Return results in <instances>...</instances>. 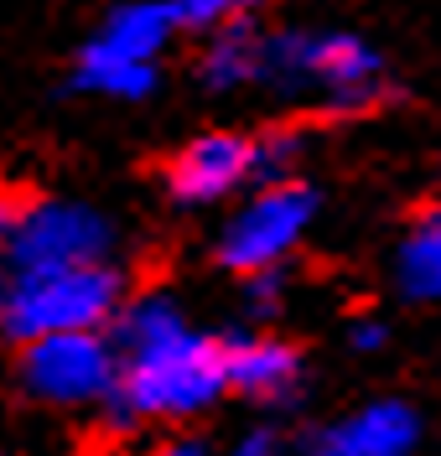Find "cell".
<instances>
[{
    "label": "cell",
    "mask_w": 441,
    "mask_h": 456,
    "mask_svg": "<svg viewBox=\"0 0 441 456\" xmlns=\"http://www.w3.org/2000/svg\"><path fill=\"white\" fill-rule=\"evenodd\" d=\"M255 151H260V187L291 182V167L301 161V151H306V135L301 130H270V135L255 141Z\"/></svg>",
    "instance_id": "cell-14"
},
{
    "label": "cell",
    "mask_w": 441,
    "mask_h": 456,
    "mask_svg": "<svg viewBox=\"0 0 441 456\" xmlns=\"http://www.w3.org/2000/svg\"><path fill=\"white\" fill-rule=\"evenodd\" d=\"M161 456H208L203 446H192V441H176V446H167Z\"/></svg>",
    "instance_id": "cell-20"
},
{
    "label": "cell",
    "mask_w": 441,
    "mask_h": 456,
    "mask_svg": "<svg viewBox=\"0 0 441 456\" xmlns=\"http://www.w3.org/2000/svg\"><path fill=\"white\" fill-rule=\"evenodd\" d=\"M203 78H208V88L265 84V31H255L249 21L213 31L203 47Z\"/></svg>",
    "instance_id": "cell-11"
},
{
    "label": "cell",
    "mask_w": 441,
    "mask_h": 456,
    "mask_svg": "<svg viewBox=\"0 0 441 456\" xmlns=\"http://www.w3.org/2000/svg\"><path fill=\"white\" fill-rule=\"evenodd\" d=\"M265 84L358 114L389 94V73L384 57L353 31H281L265 37Z\"/></svg>",
    "instance_id": "cell-2"
},
{
    "label": "cell",
    "mask_w": 441,
    "mask_h": 456,
    "mask_svg": "<svg viewBox=\"0 0 441 456\" xmlns=\"http://www.w3.org/2000/svg\"><path fill=\"white\" fill-rule=\"evenodd\" d=\"M73 84L84 88V94H104V99H146L151 88H156V62L119 57L104 42L88 37L78 62H73Z\"/></svg>",
    "instance_id": "cell-12"
},
{
    "label": "cell",
    "mask_w": 441,
    "mask_h": 456,
    "mask_svg": "<svg viewBox=\"0 0 441 456\" xmlns=\"http://www.w3.org/2000/svg\"><path fill=\"white\" fill-rule=\"evenodd\" d=\"M229 456H286V441H281V430H249V436H239V446Z\"/></svg>",
    "instance_id": "cell-17"
},
{
    "label": "cell",
    "mask_w": 441,
    "mask_h": 456,
    "mask_svg": "<svg viewBox=\"0 0 441 456\" xmlns=\"http://www.w3.org/2000/svg\"><path fill=\"white\" fill-rule=\"evenodd\" d=\"M244 306H249V316H260V322H270V312L281 306V270H265V275H249V281H244Z\"/></svg>",
    "instance_id": "cell-16"
},
{
    "label": "cell",
    "mask_w": 441,
    "mask_h": 456,
    "mask_svg": "<svg viewBox=\"0 0 441 456\" xmlns=\"http://www.w3.org/2000/svg\"><path fill=\"white\" fill-rule=\"evenodd\" d=\"M229 389L260 404H286L301 389V353L281 338L229 342Z\"/></svg>",
    "instance_id": "cell-9"
},
{
    "label": "cell",
    "mask_w": 441,
    "mask_h": 456,
    "mask_svg": "<svg viewBox=\"0 0 441 456\" xmlns=\"http://www.w3.org/2000/svg\"><path fill=\"white\" fill-rule=\"evenodd\" d=\"M110 327L119 347V395L110 399V415L119 426L187 420L229 389V342L192 332L172 296H135Z\"/></svg>",
    "instance_id": "cell-1"
},
{
    "label": "cell",
    "mask_w": 441,
    "mask_h": 456,
    "mask_svg": "<svg viewBox=\"0 0 441 456\" xmlns=\"http://www.w3.org/2000/svg\"><path fill=\"white\" fill-rule=\"evenodd\" d=\"M21 208H27V202L16 198L11 187H0V259H5V249H11V233H16V224H21Z\"/></svg>",
    "instance_id": "cell-18"
},
{
    "label": "cell",
    "mask_w": 441,
    "mask_h": 456,
    "mask_svg": "<svg viewBox=\"0 0 441 456\" xmlns=\"http://www.w3.org/2000/svg\"><path fill=\"white\" fill-rule=\"evenodd\" d=\"M176 16H182V27L192 31H224L234 27V21H244L260 0H172Z\"/></svg>",
    "instance_id": "cell-15"
},
{
    "label": "cell",
    "mask_w": 441,
    "mask_h": 456,
    "mask_svg": "<svg viewBox=\"0 0 441 456\" xmlns=\"http://www.w3.org/2000/svg\"><path fill=\"white\" fill-rule=\"evenodd\" d=\"M119 312L115 265L78 270H5L0 275V332L11 342H42L58 332H99Z\"/></svg>",
    "instance_id": "cell-3"
},
{
    "label": "cell",
    "mask_w": 441,
    "mask_h": 456,
    "mask_svg": "<svg viewBox=\"0 0 441 456\" xmlns=\"http://www.w3.org/2000/svg\"><path fill=\"white\" fill-rule=\"evenodd\" d=\"M249 182L260 187V151L249 135H229V130H208L167 161V192L182 208L224 202L244 192Z\"/></svg>",
    "instance_id": "cell-7"
},
{
    "label": "cell",
    "mask_w": 441,
    "mask_h": 456,
    "mask_svg": "<svg viewBox=\"0 0 441 456\" xmlns=\"http://www.w3.org/2000/svg\"><path fill=\"white\" fill-rule=\"evenodd\" d=\"M317 213L312 187L301 182H270L255 187L249 202L239 208L234 218L218 233V265L234 270V275H265V270H281V259L301 244V233Z\"/></svg>",
    "instance_id": "cell-5"
},
{
    "label": "cell",
    "mask_w": 441,
    "mask_h": 456,
    "mask_svg": "<svg viewBox=\"0 0 441 456\" xmlns=\"http://www.w3.org/2000/svg\"><path fill=\"white\" fill-rule=\"evenodd\" d=\"M395 281L411 301H441V208L421 213L395 255Z\"/></svg>",
    "instance_id": "cell-13"
},
{
    "label": "cell",
    "mask_w": 441,
    "mask_h": 456,
    "mask_svg": "<svg viewBox=\"0 0 441 456\" xmlns=\"http://www.w3.org/2000/svg\"><path fill=\"white\" fill-rule=\"evenodd\" d=\"M115 228L88 202L42 198L21 208V224L11 233L5 270H78V265H110Z\"/></svg>",
    "instance_id": "cell-6"
},
{
    "label": "cell",
    "mask_w": 441,
    "mask_h": 456,
    "mask_svg": "<svg viewBox=\"0 0 441 456\" xmlns=\"http://www.w3.org/2000/svg\"><path fill=\"white\" fill-rule=\"evenodd\" d=\"M421 441V415L405 399H374L323 430L317 456H411Z\"/></svg>",
    "instance_id": "cell-8"
},
{
    "label": "cell",
    "mask_w": 441,
    "mask_h": 456,
    "mask_svg": "<svg viewBox=\"0 0 441 456\" xmlns=\"http://www.w3.org/2000/svg\"><path fill=\"white\" fill-rule=\"evenodd\" d=\"M176 31H182V16H176L172 0H125L104 16L94 42H104L119 57H135V62H156L172 47Z\"/></svg>",
    "instance_id": "cell-10"
},
{
    "label": "cell",
    "mask_w": 441,
    "mask_h": 456,
    "mask_svg": "<svg viewBox=\"0 0 441 456\" xmlns=\"http://www.w3.org/2000/svg\"><path fill=\"white\" fill-rule=\"evenodd\" d=\"M21 389L42 404H110L119 395V347L110 332H58L21 347Z\"/></svg>",
    "instance_id": "cell-4"
},
{
    "label": "cell",
    "mask_w": 441,
    "mask_h": 456,
    "mask_svg": "<svg viewBox=\"0 0 441 456\" xmlns=\"http://www.w3.org/2000/svg\"><path fill=\"white\" fill-rule=\"evenodd\" d=\"M0 456H5V452H0Z\"/></svg>",
    "instance_id": "cell-21"
},
{
    "label": "cell",
    "mask_w": 441,
    "mask_h": 456,
    "mask_svg": "<svg viewBox=\"0 0 441 456\" xmlns=\"http://www.w3.org/2000/svg\"><path fill=\"white\" fill-rule=\"evenodd\" d=\"M348 342L358 347V353H380V347H384V327L374 322V316H363V322H353Z\"/></svg>",
    "instance_id": "cell-19"
}]
</instances>
